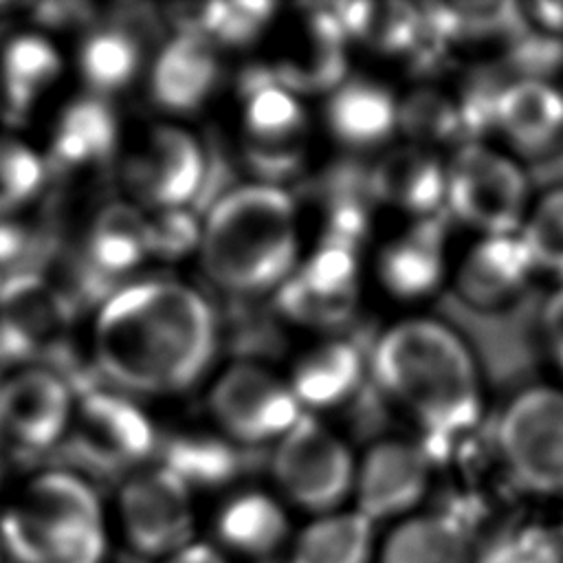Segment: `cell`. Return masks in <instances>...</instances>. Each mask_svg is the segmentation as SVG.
<instances>
[{
  "mask_svg": "<svg viewBox=\"0 0 563 563\" xmlns=\"http://www.w3.org/2000/svg\"><path fill=\"white\" fill-rule=\"evenodd\" d=\"M216 317L187 284L154 279L110 295L95 330L101 369L139 391H180L194 385L216 352Z\"/></svg>",
  "mask_w": 563,
  "mask_h": 563,
  "instance_id": "1",
  "label": "cell"
},
{
  "mask_svg": "<svg viewBox=\"0 0 563 563\" xmlns=\"http://www.w3.org/2000/svg\"><path fill=\"white\" fill-rule=\"evenodd\" d=\"M378 383L431 438L471 429L482 411L477 365L462 339L431 319L389 328L374 350Z\"/></svg>",
  "mask_w": 563,
  "mask_h": 563,
  "instance_id": "2",
  "label": "cell"
},
{
  "mask_svg": "<svg viewBox=\"0 0 563 563\" xmlns=\"http://www.w3.org/2000/svg\"><path fill=\"white\" fill-rule=\"evenodd\" d=\"M198 251L205 273L224 290L257 295L279 288L299 253L292 198L271 183L229 191L205 218Z\"/></svg>",
  "mask_w": 563,
  "mask_h": 563,
  "instance_id": "3",
  "label": "cell"
},
{
  "mask_svg": "<svg viewBox=\"0 0 563 563\" xmlns=\"http://www.w3.org/2000/svg\"><path fill=\"white\" fill-rule=\"evenodd\" d=\"M9 563H108L110 523L95 488L77 473L33 477L2 510Z\"/></svg>",
  "mask_w": 563,
  "mask_h": 563,
  "instance_id": "4",
  "label": "cell"
},
{
  "mask_svg": "<svg viewBox=\"0 0 563 563\" xmlns=\"http://www.w3.org/2000/svg\"><path fill=\"white\" fill-rule=\"evenodd\" d=\"M271 475L279 499L310 517L345 508L356 460L347 444L312 416H303L277 440Z\"/></svg>",
  "mask_w": 563,
  "mask_h": 563,
  "instance_id": "5",
  "label": "cell"
},
{
  "mask_svg": "<svg viewBox=\"0 0 563 563\" xmlns=\"http://www.w3.org/2000/svg\"><path fill=\"white\" fill-rule=\"evenodd\" d=\"M73 317V308L44 277H7L0 288V365L42 361L75 385L77 372H84L68 350Z\"/></svg>",
  "mask_w": 563,
  "mask_h": 563,
  "instance_id": "6",
  "label": "cell"
},
{
  "mask_svg": "<svg viewBox=\"0 0 563 563\" xmlns=\"http://www.w3.org/2000/svg\"><path fill=\"white\" fill-rule=\"evenodd\" d=\"M191 493L163 464L132 473L117 495V528L125 548L158 563L198 539Z\"/></svg>",
  "mask_w": 563,
  "mask_h": 563,
  "instance_id": "7",
  "label": "cell"
},
{
  "mask_svg": "<svg viewBox=\"0 0 563 563\" xmlns=\"http://www.w3.org/2000/svg\"><path fill=\"white\" fill-rule=\"evenodd\" d=\"M446 207L484 235L519 233L528 213L526 174L493 147L460 145L446 165Z\"/></svg>",
  "mask_w": 563,
  "mask_h": 563,
  "instance_id": "8",
  "label": "cell"
},
{
  "mask_svg": "<svg viewBox=\"0 0 563 563\" xmlns=\"http://www.w3.org/2000/svg\"><path fill=\"white\" fill-rule=\"evenodd\" d=\"M499 451L523 490L563 497V389L539 385L515 396L499 422Z\"/></svg>",
  "mask_w": 563,
  "mask_h": 563,
  "instance_id": "9",
  "label": "cell"
},
{
  "mask_svg": "<svg viewBox=\"0 0 563 563\" xmlns=\"http://www.w3.org/2000/svg\"><path fill=\"white\" fill-rule=\"evenodd\" d=\"M308 117L299 97L268 73L255 75L244 86L242 106V150L264 180L275 185L277 178L290 176L306 158Z\"/></svg>",
  "mask_w": 563,
  "mask_h": 563,
  "instance_id": "10",
  "label": "cell"
},
{
  "mask_svg": "<svg viewBox=\"0 0 563 563\" xmlns=\"http://www.w3.org/2000/svg\"><path fill=\"white\" fill-rule=\"evenodd\" d=\"M209 409L231 440L246 444L279 440L301 418L290 385L253 363H235L218 376Z\"/></svg>",
  "mask_w": 563,
  "mask_h": 563,
  "instance_id": "11",
  "label": "cell"
},
{
  "mask_svg": "<svg viewBox=\"0 0 563 563\" xmlns=\"http://www.w3.org/2000/svg\"><path fill=\"white\" fill-rule=\"evenodd\" d=\"M347 35L334 11L308 9L282 29L268 66L273 81L299 95L332 92L345 81Z\"/></svg>",
  "mask_w": 563,
  "mask_h": 563,
  "instance_id": "12",
  "label": "cell"
},
{
  "mask_svg": "<svg viewBox=\"0 0 563 563\" xmlns=\"http://www.w3.org/2000/svg\"><path fill=\"white\" fill-rule=\"evenodd\" d=\"M154 449L147 416L121 396L86 391L66 453L84 468L114 473L139 464Z\"/></svg>",
  "mask_w": 563,
  "mask_h": 563,
  "instance_id": "13",
  "label": "cell"
},
{
  "mask_svg": "<svg viewBox=\"0 0 563 563\" xmlns=\"http://www.w3.org/2000/svg\"><path fill=\"white\" fill-rule=\"evenodd\" d=\"M207 174L200 143L174 125L150 130L123 165L128 189L152 209H180L196 198Z\"/></svg>",
  "mask_w": 563,
  "mask_h": 563,
  "instance_id": "14",
  "label": "cell"
},
{
  "mask_svg": "<svg viewBox=\"0 0 563 563\" xmlns=\"http://www.w3.org/2000/svg\"><path fill=\"white\" fill-rule=\"evenodd\" d=\"M68 385L51 369H29L0 387V460H24L53 446L68 420Z\"/></svg>",
  "mask_w": 563,
  "mask_h": 563,
  "instance_id": "15",
  "label": "cell"
},
{
  "mask_svg": "<svg viewBox=\"0 0 563 563\" xmlns=\"http://www.w3.org/2000/svg\"><path fill=\"white\" fill-rule=\"evenodd\" d=\"M429 453L402 440H383L356 462L354 508L369 521L394 523L416 510L429 490Z\"/></svg>",
  "mask_w": 563,
  "mask_h": 563,
  "instance_id": "16",
  "label": "cell"
},
{
  "mask_svg": "<svg viewBox=\"0 0 563 563\" xmlns=\"http://www.w3.org/2000/svg\"><path fill=\"white\" fill-rule=\"evenodd\" d=\"M282 312L303 325L334 328L358 301V264L354 249L323 242L279 286Z\"/></svg>",
  "mask_w": 563,
  "mask_h": 563,
  "instance_id": "17",
  "label": "cell"
},
{
  "mask_svg": "<svg viewBox=\"0 0 563 563\" xmlns=\"http://www.w3.org/2000/svg\"><path fill=\"white\" fill-rule=\"evenodd\" d=\"M292 539L288 506L268 490H240L213 515L211 543L231 561L266 563L279 559Z\"/></svg>",
  "mask_w": 563,
  "mask_h": 563,
  "instance_id": "18",
  "label": "cell"
},
{
  "mask_svg": "<svg viewBox=\"0 0 563 563\" xmlns=\"http://www.w3.org/2000/svg\"><path fill=\"white\" fill-rule=\"evenodd\" d=\"M534 271L519 233L484 235L462 260L455 288L468 306L497 310L523 292Z\"/></svg>",
  "mask_w": 563,
  "mask_h": 563,
  "instance_id": "19",
  "label": "cell"
},
{
  "mask_svg": "<svg viewBox=\"0 0 563 563\" xmlns=\"http://www.w3.org/2000/svg\"><path fill=\"white\" fill-rule=\"evenodd\" d=\"M475 541L464 519L446 510H416L378 534L374 563H473Z\"/></svg>",
  "mask_w": 563,
  "mask_h": 563,
  "instance_id": "20",
  "label": "cell"
},
{
  "mask_svg": "<svg viewBox=\"0 0 563 563\" xmlns=\"http://www.w3.org/2000/svg\"><path fill=\"white\" fill-rule=\"evenodd\" d=\"M369 189L383 205L424 220L446 205V165L431 150L398 145L374 165Z\"/></svg>",
  "mask_w": 563,
  "mask_h": 563,
  "instance_id": "21",
  "label": "cell"
},
{
  "mask_svg": "<svg viewBox=\"0 0 563 563\" xmlns=\"http://www.w3.org/2000/svg\"><path fill=\"white\" fill-rule=\"evenodd\" d=\"M493 125L523 154L550 152L563 141V90L545 79H517L499 90Z\"/></svg>",
  "mask_w": 563,
  "mask_h": 563,
  "instance_id": "22",
  "label": "cell"
},
{
  "mask_svg": "<svg viewBox=\"0 0 563 563\" xmlns=\"http://www.w3.org/2000/svg\"><path fill=\"white\" fill-rule=\"evenodd\" d=\"M218 81V57L205 37L178 33L163 46L150 75L152 99L167 112L198 110Z\"/></svg>",
  "mask_w": 563,
  "mask_h": 563,
  "instance_id": "23",
  "label": "cell"
},
{
  "mask_svg": "<svg viewBox=\"0 0 563 563\" xmlns=\"http://www.w3.org/2000/svg\"><path fill=\"white\" fill-rule=\"evenodd\" d=\"M119 143V123L103 97H84L73 101L59 117L51 156V176H70L73 172L97 169L112 161Z\"/></svg>",
  "mask_w": 563,
  "mask_h": 563,
  "instance_id": "24",
  "label": "cell"
},
{
  "mask_svg": "<svg viewBox=\"0 0 563 563\" xmlns=\"http://www.w3.org/2000/svg\"><path fill=\"white\" fill-rule=\"evenodd\" d=\"M378 279L398 299H420L433 292L444 275V231L424 218L394 238L378 253Z\"/></svg>",
  "mask_w": 563,
  "mask_h": 563,
  "instance_id": "25",
  "label": "cell"
},
{
  "mask_svg": "<svg viewBox=\"0 0 563 563\" xmlns=\"http://www.w3.org/2000/svg\"><path fill=\"white\" fill-rule=\"evenodd\" d=\"M325 123L332 136L347 147H376L398 128V101L378 81L345 79L330 92Z\"/></svg>",
  "mask_w": 563,
  "mask_h": 563,
  "instance_id": "26",
  "label": "cell"
},
{
  "mask_svg": "<svg viewBox=\"0 0 563 563\" xmlns=\"http://www.w3.org/2000/svg\"><path fill=\"white\" fill-rule=\"evenodd\" d=\"M376 523L356 508L310 517L288 543L286 563H374Z\"/></svg>",
  "mask_w": 563,
  "mask_h": 563,
  "instance_id": "27",
  "label": "cell"
},
{
  "mask_svg": "<svg viewBox=\"0 0 563 563\" xmlns=\"http://www.w3.org/2000/svg\"><path fill=\"white\" fill-rule=\"evenodd\" d=\"M88 264L110 284L152 255L150 218L132 205L114 202L97 213L81 249Z\"/></svg>",
  "mask_w": 563,
  "mask_h": 563,
  "instance_id": "28",
  "label": "cell"
},
{
  "mask_svg": "<svg viewBox=\"0 0 563 563\" xmlns=\"http://www.w3.org/2000/svg\"><path fill=\"white\" fill-rule=\"evenodd\" d=\"M345 35L378 55H409L424 44L422 9L400 2H343L334 7Z\"/></svg>",
  "mask_w": 563,
  "mask_h": 563,
  "instance_id": "29",
  "label": "cell"
},
{
  "mask_svg": "<svg viewBox=\"0 0 563 563\" xmlns=\"http://www.w3.org/2000/svg\"><path fill=\"white\" fill-rule=\"evenodd\" d=\"M363 361L354 345L328 341L308 350L295 365L290 389L299 405L325 409L341 405L361 385Z\"/></svg>",
  "mask_w": 563,
  "mask_h": 563,
  "instance_id": "30",
  "label": "cell"
},
{
  "mask_svg": "<svg viewBox=\"0 0 563 563\" xmlns=\"http://www.w3.org/2000/svg\"><path fill=\"white\" fill-rule=\"evenodd\" d=\"M59 75L55 48L40 35H18L7 42L0 57V79L9 121L26 119L35 101Z\"/></svg>",
  "mask_w": 563,
  "mask_h": 563,
  "instance_id": "31",
  "label": "cell"
},
{
  "mask_svg": "<svg viewBox=\"0 0 563 563\" xmlns=\"http://www.w3.org/2000/svg\"><path fill=\"white\" fill-rule=\"evenodd\" d=\"M143 62L141 42L125 24H108L92 31L79 48L81 77L95 97L123 90Z\"/></svg>",
  "mask_w": 563,
  "mask_h": 563,
  "instance_id": "32",
  "label": "cell"
},
{
  "mask_svg": "<svg viewBox=\"0 0 563 563\" xmlns=\"http://www.w3.org/2000/svg\"><path fill=\"white\" fill-rule=\"evenodd\" d=\"M273 13L275 4L242 0L174 7L172 20L178 24V33L198 35L211 44L244 46L268 29Z\"/></svg>",
  "mask_w": 563,
  "mask_h": 563,
  "instance_id": "33",
  "label": "cell"
},
{
  "mask_svg": "<svg viewBox=\"0 0 563 563\" xmlns=\"http://www.w3.org/2000/svg\"><path fill=\"white\" fill-rule=\"evenodd\" d=\"M398 128L411 139V145L424 150L455 141L468 143L462 99L440 88H418L398 101Z\"/></svg>",
  "mask_w": 563,
  "mask_h": 563,
  "instance_id": "34",
  "label": "cell"
},
{
  "mask_svg": "<svg viewBox=\"0 0 563 563\" xmlns=\"http://www.w3.org/2000/svg\"><path fill=\"white\" fill-rule=\"evenodd\" d=\"M163 466L194 490L196 486H220L229 482L238 471V455L220 438L183 435L167 446Z\"/></svg>",
  "mask_w": 563,
  "mask_h": 563,
  "instance_id": "35",
  "label": "cell"
},
{
  "mask_svg": "<svg viewBox=\"0 0 563 563\" xmlns=\"http://www.w3.org/2000/svg\"><path fill=\"white\" fill-rule=\"evenodd\" d=\"M473 563H563V541L556 526L515 523L475 545Z\"/></svg>",
  "mask_w": 563,
  "mask_h": 563,
  "instance_id": "36",
  "label": "cell"
},
{
  "mask_svg": "<svg viewBox=\"0 0 563 563\" xmlns=\"http://www.w3.org/2000/svg\"><path fill=\"white\" fill-rule=\"evenodd\" d=\"M519 235L537 271L563 282V185L545 191L528 209Z\"/></svg>",
  "mask_w": 563,
  "mask_h": 563,
  "instance_id": "37",
  "label": "cell"
},
{
  "mask_svg": "<svg viewBox=\"0 0 563 563\" xmlns=\"http://www.w3.org/2000/svg\"><path fill=\"white\" fill-rule=\"evenodd\" d=\"M44 176V165L26 145L0 139V213L29 202L42 189Z\"/></svg>",
  "mask_w": 563,
  "mask_h": 563,
  "instance_id": "38",
  "label": "cell"
},
{
  "mask_svg": "<svg viewBox=\"0 0 563 563\" xmlns=\"http://www.w3.org/2000/svg\"><path fill=\"white\" fill-rule=\"evenodd\" d=\"M202 224L185 209H161L150 218L152 255L183 257L200 246Z\"/></svg>",
  "mask_w": 563,
  "mask_h": 563,
  "instance_id": "39",
  "label": "cell"
},
{
  "mask_svg": "<svg viewBox=\"0 0 563 563\" xmlns=\"http://www.w3.org/2000/svg\"><path fill=\"white\" fill-rule=\"evenodd\" d=\"M541 328H543L548 352L559 365V369L563 372V282L554 288V292L545 301V308L541 314Z\"/></svg>",
  "mask_w": 563,
  "mask_h": 563,
  "instance_id": "40",
  "label": "cell"
},
{
  "mask_svg": "<svg viewBox=\"0 0 563 563\" xmlns=\"http://www.w3.org/2000/svg\"><path fill=\"white\" fill-rule=\"evenodd\" d=\"M35 20L51 24V26H64V24H77L81 20H88L90 9L81 2H46L33 7Z\"/></svg>",
  "mask_w": 563,
  "mask_h": 563,
  "instance_id": "41",
  "label": "cell"
},
{
  "mask_svg": "<svg viewBox=\"0 0 563 563\" xmlns=\"http://www.w3.org/2000/svg\"><path fill=\"white\" fill-rule=\"evenodd\" d=\"M158 563H233V561L209 539H194L191 543L161 559Z\"/></svg>",
  "mask_w": 563,
  "mask_h": 563,
  "instance_id": "42",
  "label": "cell"
},
{
  "mask_svg": "<svg viewBox=\"0 0 563 563\" xmlns=\"http://www.w3.org/2000/svg\"><path fill=\"white\" fill-rule=\"evenodd\" d=\"M528 20L552 37L563 40V2H534L528 7Z\"/></svg>",
  "mask_w": 563,
  "mask_h": 563,
  "instance_id": "43",
  "label": "cell"
},
{
  "mask_svg": "<svg viewBox=\"0 0 563 563\" xmlns=\"http://www.w3.org/2000/svg\"><path fill=\"white\" fill-rule=\"evenodd\" d=\"M554 526H556V532H559V537H561V541H563V512H561V517H559V521H556Z\"/></svg>",
  "mask_w": 563,
  "mask_h": 563,
  "instance_id": "44",
  "label": "cell"
},
{
  "mask_svg": "<svg viewBox=\"0 0 563 563\" xmlns=\"http://www.w3.org/2000/svg\"><path fill=\"white\" fill-rule=\"evenodd\" d=\"M0 563H9V559H7V552H4V545H2V541H0Z\"/></svg>",
  "mask_w": 563,
  "mask_h": 563,
  "instance_id": "45",
  "label": "cell"
},
{
  "mask_svg": "<svg viewBox=\"0 0 563 563\" xmlns=\"http://www.w3.org/2000/svg\"><path fill=\"white\" fill-rule=\"evenodd\" d=\"M0 288H2V286H0Z\"/></svg>",
  "mask_w": 563,
  "mask_h": 563,
  "instance_id": "46",
  "label": "cell"
}]
</instances>
